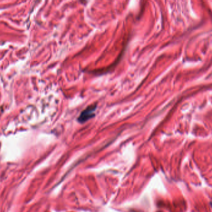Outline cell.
Masks as SVG:
<instances>
[{"label": "cell", "instance_id": "obj_1", "mask_svg": "<svg viewBox=\"0 0 212 212\" xmlns=\"http://www.w3.org/2000/svg\"><path fill=\"white\" fill-rule=\"evenodd\" d=\"M97 106L96 105H90V106L88 107L86 109H84L81 113L80 115L78 117V120L79 123H83L86 122L88 121L89 119H91V118L94 117L95 116V110L96 109Z\"/></svg>", "mask_w": 212, "mask_h": 212}]
</instances>
